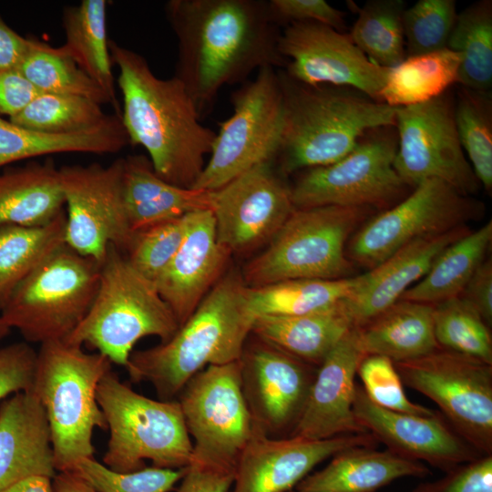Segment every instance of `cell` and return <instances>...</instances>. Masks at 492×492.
I'll use <instances>...</instances> for the list:
<instances>
[{"label":"cell","mask_w":492,"mask_h":492,"mask_svg":"<svg viewBox=\"0 0 492 492\" xmlns=\"http://www.w3.org/2000/svg\"><path fill=\"white\" fill-rule=\"evenodd\" d=\"M59 168L52 159L0 174V227L42 226L65 210Z\"/></svg>","instance_id":"obj_29"},{"label":"cell","mask_w":492,"mask_h":492,"mask_svg":"<svg viewBox=\"0 0 492 492\" xmlns=\"http://www.w3.org/2000/svg\"><path fill=\"white\" fill-rule=\"evenodd\" d=\"M235 470L190 460L177 492H229Z\"/></svg>","instance_id":"obj_50"},{"label":"cell","mask_w":492,"mask_h":492,"mask_svg":"<svg viewBox=\"0 0 492 492\" xmlns=\"http://www.w3.org/2000/svg\"><path fill=\"white\" fill-rule=\"evenodd\" d=\"M469 231L464 226L415 240L360 275L358 286L343 300L353 325L362 326L399 301L426 274L440 252Z\"/></svg>","instance_id":"obj_24"},{"label":"cell","mask_w":492,"mask_h":492,"mask_svg":"<svg viewBox=\"0 0 492 492\" xmlns=\"http://www.w3.org/2000/svg\"><path fill=\"white\" fill-rule=\"evenodd\" d=\"M353 326L342 300L328 308L306 314L257 317L251 333L292 356L318 367Z\"/></svg>","instance_id":"obj_28"},{"label":"cell","mask_w":492,"mask_h":492,"mask_svg":"<svg viewBox=\"0 0 492 492\" xmlns=\"http://www.w3.org/2000/svg\"><path fill=\"white\" fill-rule=\"evenodd\" d=\"M484 210L480 200L440 179H428L366 220L348 241L346 255L369 271L415 240L467 226L480 219Z\"/></svg>","instance_id":"obj_12"},{"label":"cell","mask_w":492,"mask_h":492,"mask_svg":"<svg viewBox=\"0 0 492 492\" xmlns=\"http://www.w3.org/2000/svg\"><path fill=\"white\" fill-rule=\"evenodd\" d=\"M357 446L337 453L322 469L306 476L298 492H375L403 477H424L429 469L422 462L390 449Z\"/></svg>","instance_id":"obj_27"},{"label":"cell","mask_w":492,"mask_h":492,"mask_svg":"<svg viewBox=\"0 0 492 492\" xmlns=\"http://www.w3.org/2000/svg\"><path fill=\"white\" fill-rule=\"evenodd\" d=\"M395 169L409 187L440 179L472 196L481 185L466 159L455 122L451 88L429 101L397 108Z\"/></svg>","instance_id":"obj_15"},{"label":"cell","mask_w":492,"mask_h":492,"mask_svg":"<svg viewBox=\"0 0 492 492\" xmlns=\"http://www.w3.org/2000/svg\"><path fill=\"white\" fill-rule=\"evenodd\" d=\"M488 327L477 312L459 296L434 304V333L441 348L492 364Z\"/></svg>","instance_id":"obj_42"},{"label":"cell","mask_w":492,"mask_h":492,"mask_svg":"<svg viewBox=\"0 0 492 492\" xmlns=\"http://www.w3.org/2000/svg\"><path fill=\"white\" fill-rule=\"evenodd\" d=\"M186 232L177 253L154 282L179 326L220 280L231 255L216 237L211 210L186 215Z\"/></svg>","instance_id":"obj_23"},{"label":"cell","mask_w":492,"mask_h":492,"mask_svg":"<svg viewBox=\"0 0 492 492\" xmlns=\"http://www.w3.org/2000/svg\"><path fill=\"white\" fill-rule=\"evenodd\" d=\"M373 210L319 206L294 209L268 247L247 263L242 280L256 287L292 279L350 277L345 244Z\"/></svg>","instance_id":"obj_7"},{"label":"cell","mask_w":492,"mask_h":492,"mask_svg":"<svg viewBox=\"0 0 492 492\" xmlns=\"http://www.w3.org/2000/svg\"><path fill=\"white\" fill-rule=\"evenodd\" d=\"M357 374L366 396L375 405L399 413L420 415L436 414L408 399L394 362L388 357L366 355L358 365Z\"/></svg>","instance_id":"obj_46"},{"label":"cell","mask_w":492,"mask_h":492,"mask_svg":"<svg viewBox=\"0 0 492 492\" xmlns=\"http://www.w3.org/2000/svg\"><path fill=\"white\" fill-rule=\"evenodd\" d=\"M491 241V220L476 231H469L445 248L426 274L410 287L401 299L436 304L458 296L486 260Z\"/></svg>","instance_id":"obj_33"},{"label":"cell","mask_w":492,"mask_h":492,"mask_svg":"<svg viewBox=\"0 0 492 492\" xmlns=\"http://www.w3.org/2000/svg\"><path fill=\"white\" fill-rule=\"evenodd\" d=\"M37 352L26 342L0 347V399L33 390Z\"/></svg>","instance_id":"obj_48"},{"label":"cell","mask_w":492,"mask_h":492,"mask_svg":"<svg viewBox=\"0 0 492 492\" xmlns=\"http://www.w3.org/2000/svg\"><path fill=\"white\" fill-rule=\"evenodd\" d=\"M230 98L232 114L220 124L210 159L193 189L216 190L253 166L275 159L284 117L278 69H259Z\"/></svg>","instance_id":"obj_11"},{"label":"cell","mask_w":492,"mask_h":492,"mask_svg":"<svg viewBox=\"0 0 492 492\" xmlns=\"http://www.w3.org/2000/svg\"><path fill=\"white\" fill-rule=\"evenodd\" d=\"M28 47V38L20 36L0 16V72L17 69Z\"/></svg>","instance_id":"obj_53"},{"label":"cell","mask_w":492,"mask_h":492,"mask_svg":"<svg viewBox=\"0 0 492 492\" xmlns=\"http://www.w3.org/2000/svg\"><path fill=\"white\" fill-rule=\"evenodd\" d=\"M289 492H298V491H296V490H295V491L291 490V491H289Z\"/></svg>","instance_id":"obj_57"},{"label":"cell","mask_w":492,"mask_h":492,"mask_svg":"<svg viewBox=\"0 0 492 492\" xmlns=\"http://www.w3.org/2000/svg\"><path fill=\"white\" fill-rule=\"evenodd\" d=\"M123 163L119 158L106 167L92 163L59 168L65 243L99 264L109 245L127 251L134 236L124 204Z\"/></svg>","instance_id":"obj_16"},{"label":"cell","mask_w":492,"mask_h":492,"mask_svg":"<svg viewBox=\"0 0 492 492\" xmlns=\"http://www.w3.org/2000/svg\"><path fill=\"white\" fill-rule=\"evenodd\" d=\"M123 196L131 231L211 209V192L172 185L155 172L144 155L123 158Z\"/></svg>","instance_id":"obj_26"},{"label":"cell","mask_w":492,"mask_h":492,"mask_svg":"<svg viewBox=\"0 0 492 492\" xmlns=\"http://www.w3.org/2000/svg\"><path fill=\"white\" fill-rule=\"evenodd\" d=\"M111 364L65 340L40 344L33 391L48 420L56 472H70L77 462L94 458V429L108 428L97 389Z\"/></svg>","instance_id":"obj_5"},{"label":"cell","mask_w":492,"mask_h":492,"mask_svg":"<svg viewBox=\"0 0 492 492\" xmlns=\"http://www.w3.org/2000/svg\"><path fill=\"white\" fill-rule=\"evenodd\" d=\"M55 492H97L70 472H58L52 480Z\"/></svg>","instance_id":"obj_54"},{"label":"cell","mask_w":492,"mask_h":492,"mask_svg":"<svg viewBox=\"0 0 492 492\" xmlns=\"http://www.w3.org/2000/svg\"><path fill=\"white\" fill-rule=\"evenodd\" d=\"M376 441L370 433L314 440L271 437L258 429L237 462L232 492H289L326 459Z\"/></svg>","instance_id":"obj_20"},{"label":"cell","mask_w":492,"mask_h":492,"mask_svg":"<svg viewBox=\"0 0 492 492\" xmlns=\"http://www.w3.org/2000/svg\"><path fill=\"white\" fill-rule=\"evenodd\" d=\"M460 54L448 48L406 56L388 68L379 102L404 108L429 101L458 83Z\"/></svg>","instance_id":"obj_34"},{"label":"cell","mask_w":492,"mask_h":492,"mask_svg":"<svg viewBox=\"0 0 492 492\" xmlns=\"http://www.w3.org/2000/svg\"><path fill=\"white\" fill-rule=\"evenodd\" d=\"M186 227L185 215L135 232L127 250L128 261L154 283L180 247Z\"/></svg>","instance_id":"obj_45"},{"label":"cell","mask_w":492,"mask_h":492,"mask_svg":"<svg viewBox=\"0 0 492 492\" xmlns=\"http://www.w3.org/2000/svg\"><path fill=\"white\" fill-rule=\"evenodd\" d=\"M17 69L39 93L79 96L111 105L108 96L77 66L64 46L54 47L29 37Z\"/></svg>","instance_id":"obj_37"},{"label":"cell","mask_w":492,"mask_h":492,"mask_svg":"<svg viewBox=\"0 0 492 492\" xmlns=\"http://www.w3.org/2000/svg\"><path fill=\"white\" fill-rule=\"evenodd\" d=\"M415 492H492V455H482L446 472Z\"/></svg>","instance_id":"obj_49"},{"label":"cell","mask_w":492,"mask_h":492,"mask_svg":"<svg viewBox=\"0 0 492 492\" xmlns=\"http://www.w3.org/2000/svg\"><path fill=\"white\" fill-rule=\"evenodd\" d=\"M278 49L291 78L349 87L379 102L388 68L371 62L348 33L314 22L294 23L281 30Z\"/></svg>","instance_id":"obj_18"},{"label":"cell","mask_w":492,"mask_h":492,"mask_svg":"<svg viewBox=\"0 0 492 492\" xmlns=\"http://www.w3.org/2000/svg\"><path fill=\"white\" fill-rule=\"evenodd\" d=\"M364 357L353 326L317 367L303 411L288 436L321 440L368 433L353 410L355 376Z\"/></svg>","instance_id":"obj_22"},{"label":"cell","mask_w":492,"mask_h":492,"mask_svg":"<svg viewBox=\"0 0 492 492\" xmlns=\"http://www.w3.org/2000/svg\"><path fill=\"white\" fill-rule=\"evenodd\" d=\"M38 90L18 69L0 72V117L9 118L21 112L37 95Z\"/></svg>","instance_id":"obj_51"},{"label":"cell","mask_w":492,"mask_h":492,"mask_svg":"<svg viewBox=\"0 0 492 492\" xmlns=\"http://www.w3.org/2000/svg\"><path fill=\"white\" fill-rule=\"evenodd\" d=\"M360 275L338 280L292 279L246 288L248 308L261 316H294L328 308L349 297Z\"/></svg>","instance_id":"obj_35"},{"label":"cell","mask_w":492,"mask_h":492,"mask_svg":"<svg viewBox=\"0 0 492 492\" xmlns=\"http://www.w3.org/2000/svg\"><path fill=\"white\" fill-rule=\"evenodd\" d=\"M108 117L99 103L87 97L39 93L21 112L8 119L35 132L69 134L95 128Z\"/></svg>","instance_id":"obj_41"},{"label":"cell","mask_w":492,"mask_h":492,"mask_svg":"<svg viewBox=\"0 0 492 492\" xmlns=\"http://www.w3.org/2000/svg\"><path fill=\"white\" fill-rule=\"evenodd\" d=\"M108 46L112 63L118 68L120 118L129 144L147 150L159 178L192 188L216 132L200 123L192 98L178 78L158 77L142 55L113 40Z\"/></svg>","instance_id":"obj_2"},{"label":"cell","mask_w":492,"mask_h":492,"mask_svg":"<svg viewBox=\"0 0 492 492\" xmlns=\"http://www.w3.org/2000/svg\"><path fill=\"white\" fill-rule=\"evenodd\" d=\"M12 328L0 317V340L5 338Z\"/></svg>","instance_id":"obj_56"},{"label":"cell","mask_w":492,"mask_h":492,"mask_svg":"<svg viewBox=\"0 0 492 492\" xmlns=\"http://www.w3.org/2000/svg\"><path fill=\"white\" fill-rule=\"evenodd\" d=\"M178 396L187 431L194 439L191 460L235 470L258 430L242 393L240 360L207 366Z\"/></svg>","instance_id":"obj_14"},{"label":"cell","mask_w":492,"mask_h":492,"mask_svg":"<svg viewBox=\"0 0 492 492\" xmlns=\"http://www.w3.org/2000/svg\"><path fill=\"white\" fill-rule=\"evenodd\" d=\"M128 144L121 118L116 114L95 128L69 134L35 132L0 117V167L57 153L113 154Z\"/></svg>","instance_id":"obj_31"},{"label":"cell","mask_w":492,"mask_h":492,"mask_svg":"<svg viewBox=\"0 0 492 492\" xmlns=\"http://www.w3.org/2000/svg\"><path fill=\"white\" fill-rule=\"evenodd\" d=\"M184 472L185 467L170 469L151 466L118 473L94 458L77 462L70 471L97 492H169Z\"/></svg>","instance_id":"obj_44"},{"label":"cell","mask_w":492,"mask_h":492,"mask_svg":"<svg viewBox=\"0 0 492 492\" xmlns=\"http://www.w3.org/2000/svg\"><path fill=\"white\" fill-rule=\"evenodd\" d=\"M99 263L66 243L22 280L0 308V317L26 343L66 339L96 296Z\"/></svg>","instance_id":"obj_9"},{"label":"cell","mask_w":492,"mask_h":492,"mask_svg":"<svg viewBox=\"0 0 492 492\" xmlns=\"http://www.w3.org/2000/svg\"><path fill=\"white\" fill-rule=\"evenodd\" d=\"M457 135L481 187L492 189V92L460 86L455 97Z\"/></svg>","instance_id":"obj_40"},{"label":"cell","mask_w":492,"mask_h":492,"mask_svg":"<svg viewBox=\"0 0 492 492\" xmlns=\"http://www.w3.org/2000/svg\"><path fill=\"white\" fill-rule=\"evenodd\" d=\"M474 308L485 323H492V261L485 260L458 295Z\"/></svg>","instance_id":"obj_52"},{"label":"cell","mask_w":492,"mask_h":492,"mask_svg":"<svg viewBox=\"0 0 492 492\" xmlns=\"http://www.w3.org/2000/svg\"><path fill=\"white\" fill-rule=\"evenodd\" d=\"M97 401L109 429L106 466L129 473L144 468L145 460L161 468L189 465L193 446L178 400L139 395L111 370L97 385Z\"/></svg>","instance_id":"obj_8"},{"label":"cell","mask_w":492,"mask_h":492,"mask_svg":"<svg viewBox=\"0 0 492 492\" xmlns=\"http://www.w3.org/2000/svg\"><path fill=\"white\" fill-rule=\"evenodd\" d=\"M246 288L241 276L221 277L169 341L131 353L130 381L148 382L159 399L174 400L207 366L240 360L254 322Z\"/></svg>","instance_id":"obj_3"},{"label":"cell","mask_w":492,"mask_h":492,"mask_svg":"<svg viewBox=\"0 0 492 492\" xmlns=\"http://www.w3.org/2000/svg\"><path fill=\"white\" fill-rule=\"evenodd\" d=\"M357 18L348 33L374 64L391 68L405 57L403 0H369L356 8Z\"/></svg>","instance_id":"obj_39"},{"label":"cell","mask_w":492,"mask_h":492,"mask_svg":"<svg viewBox=\"0 0 492 492\" xmlns=\"http://www.w3.org/2000/svg\"><path fill=\"white\" fill-rule=\"evenodd\" d=\"M66 213L42 226L0 227V308L16 285L65 244Z\"/></svg>","instance_id":"obj_36"},{"label":"cell","mask_w":492,"mask_h":492,"mask_svg":"<svg viewBox=\"0 0 492 492\" xmlns=\"http://www.w3.org/2000/svg\"><path fill=\"white\" fill-rule=\"evenodd\" d=\"M242 393L252 420L267 436L291 434L306 403L316 370L258 339L240 358Z\"/></svg>","instance_id":"obj_19"},{"label":"cell","mask_w":492,"mask_h":492,"mask_svg":"<svg viewBox=\"0 0 492 492\" xmlns=\"http://www.w3.org/2000/svg\"><path fill=\"white\" fill-rule=\"evenodd\" d=\"M107 0H82L63 10V45L77 66L108 96L120 116L107 31Z\"/></svg>","instance_id":"obj_32"},{"label":"cell","mask_w":492,"mask_h":492,"mask_svg":"<svg viewBox=\"0 0 492 492\" xmlns=\"http://www.w3.org/2000/svg\"><path fill=\"white\" fill-rule=\"evenodd\" d=\"M456 16L455 0H419L405 8L403 28L406 56L447 48Z\"/></svg>","instance_id":"obj_43"},{"label":"cell","mask_w":492,"mask_h":492,"mask_svg":"<svg viewBox=\"0 0 492 492\" xmlns=\"http://www.w3.org/2000/svg\"><path fill=\"white\" fill-rule=\"evenodd\" d=\"M353 410L359 425L376 440L384 443L388 449L446 472L482 456L443 415L387 410L373 403L358 384Z\"/></svg>","instance_id":"obj_21"},{"label":"cell","mask_w":492,"mask_h":492,"mask_svg":"<svg viewBox=\"0 0 492 492\" xmlns=\"http://www.w3.org/2000/svg\"><path fill=\"white\" fill-rule=\"evenodd\" d=\"M447 48L460 54L458 84L491 91L492 1L479 0L457 13Z\"/></svg>","instance_id":"obj_38"},{"label":"cell","mask_w":492,"mask_h":492,"mask_svg":"<svg viewBox=\"0 0 492 492\" xmlns=\"http://www.w3.org/2000/svg\"><path fill=\"white\" fill-rule=\"evenodd\" d=\"M394 364L403 384L436 403L464 440L492 455V364L441 347Z\"/></svg>","instance_id":"obj_13"},{"label":"cell","mask_w":492,"mask_h":492,"mask_svg":"<svg viewBox=\"0 0 492 492\" xmlns=\"http://www.w3.org/2000/svg\"><path fill=\"white\" fill-rule=\"evenodd\" d=\"M267 5L271 20L278 27L314 22L343 33L347 28L345 14L324 0H270Z\"/></svg>","instance_id":"obj_47"},{"label":"cell","mask_w":492,"mask_h":492,"mask_svg":"<svg viewBox=\"0 0 492 492\" xmlns=\"http://www.w3.org/2000/svg\"><path fill=\"white\" fill-rule=\"evenodd\" d=\"M51 478L36 476L18 481L0 492H55Z\"/></svg>","instance_id":"obj_55"},{"label":"cell","mask_w":492,"mask_h":492,"mask_svg":"<svg viewBox=\"0 0 492 492\" xmlns=\"http://www.w3.org/2000/svg\"><path fill=\"white\" fill-rule=\"evenodd\" d=\"M179 324L155 284L140 274L123 251L109 245L99 264L94 301L65 341L92 346L112 364L126 367L143 337L169 341Z\"/></svg>","instance_id":"obj_6"},{"label":"cell","mask_w":492,"mask_h":492,"mask_svg":"<svg viewBox=\"0 0 492 492\" xmlns=\"http://www.w3.org/2000/svg\"><path fill=\"white\" fill-rule=\"evenodd\" d=\"M280 173L269 159L210 191L217 241L231 253L270 241L295 209Z\"/></svg>","instance_id":"obj_17"},{"label":"cell","mask_w":492,"mask_h":492,"mask_svg":"<svg viewBox=\"0 0 492 492\" xmlns=\"http://www.w3.org/2000/svg\"><path fill=\"white\" fill-rule=\"evenodd\" d=\"M56 475L46 411L31 391L0 405V491L30 477Z\"/></svg>","instance_id":"obj_25"},{"label":"cell","mask_w":492,"mask_h":492,"mask_svg":"<svg viewBox=\"0 0 492 492\" xmlns=\"http://www.w3.org/2000/svg\"><path fill=\"white\" fill-rule=\"evenodd\" d=\"M356 328L365 356L382 355L399 362L439 347L434 333V304L401 299Z\"/></svg>","instance_id":"obj_30"},{"label":"cell","mask_w":492,"mask_h":492,"mask_svg":"<svg viewBox=\"0 0 492 492\" xmlns=\"http://www.w3.org/2000/svg\"><path fill=\"white\" fill-rule=\"evenodd\" d=\"M278 74L284 117L275 162L283 175L336 162L367 131L395 124L397 108L357 90L306 85L282 69Z\"/></svg>","instance_id":"obj_4"},{"label":"cell","mask_w":492,"mask_h":492,"mask_svg":"<svg viewBox=\"0 0 492 492\" xmlns=\"http://www.w3.org/2000/svg\"><path fill=\"white\" fill-rule=\"evenodd\" d=\"M396 150L395 126L367 131L338 161L299 171L291 187L294 208H391L413 189L395 169Z\"/></svg>","instance_id":"obj_10"},{"label":"cell","mask_w":492,"mask_h":492,"mask_svg":"<svg viewBox=\"0 0 492 492\" xmlns=\"http://www.w3.org/2000/svg\"><path fill=\"white\" fill-rule=\"evenodd\" d=\"M166 18L177 38L174 76L200 118L220 90L242 84L255 70L283 69L281 34L264 0H169Z\"/></svg>","instance_id":"obj_1"}]
</instances>
